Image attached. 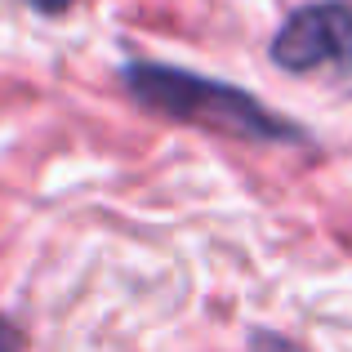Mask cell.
<instances>
[{
  "label": "cell",
  "instance_id": "cell-1",
  "mask_svg": "<svg viewBox=\"0 0 352 352\" xmlns=\"http://www.w3.org/2000/svg\"><path fill=\"white\" fill-rule=\"evenodd\" d=\"M120 76L143 107L179 125H201L214 134L250 138V143H299L303 138L299 125L267 112L250 89L228 85L219 76H201L188 67H170V63H125Z\"/></svg>",
  "mask_w": 352,
  "mask_h": 352
},
{
  "label": "cell",
  "instance_id": "cell-2",
  "mask_svg": "<svg viewBox=\"0 0 352 352\" xmlns=\"http://www.w3.org/2000/svg\"><path fill=\"white\" fill-rule=\"evenodd\" d=\"M272 63L281 72H352V0H308L290 9L272 36Z\"/></svg>",
  "mask_w": 352,
  "mask_h": 352
},
{
  "label": "cell",
  "instance_id": "cell-3",
  "mask_svg": "<svg viewBox=\"0 0 352 352\" xmlns=\"http://www.w3.org/2000/svg\"><path fill=\"white\" fill-rule=\"evenodd\" d=\"M0 352H23V335H18V326H9L5 317H0Z\"/></svg>",
  "mask_w": 352,
  "mask_h": 352
},
{
  "label": "cell",
  "instance_id": "cell-4",
  "mask_svg": "<svg viewBox=\"0 0 352 352\" xmlns=\"http://www.w3.org/2000/svg\"><path fill=\"white\" fill-rule=\"evenodd\" d=\"M32 9H41V14H63V9L72 5V0H27Z\"/></svg>",
  "mask_w": 352,
  "mask_h": 352
}]
</instances>
